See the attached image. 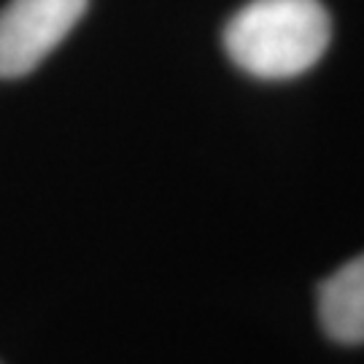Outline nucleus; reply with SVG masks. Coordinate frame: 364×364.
Instances as JSON below:
<instances>
[{
  "label": "nucleus",
  "mask_w": 364,
  "mask_h": 364,
  "mask_svg": "<svg viewBox=\"0 0 364 364\" xmlns=\"http://www.w3.org/2000/svg\"><path fill=\"white\" fill-rule=\"evenodd\" d=\"M332 38L321 0H248L224 27V52L235 68L262 81L308 73Z\"/></svg>",
  "instance_id": "f257e3e1"
},
{
  "label": "nucleus",
  "mask_w": 364,
  "mask_h": 364,
  "mask_svg": "<svg viewBox=\"0 0 364 364\" xmlns=\"http://www.w3.org/2000/svg\"><path fill=\"white\" fill-rule=\"evenodd\" d=\"M90 0H9L0 9V78L33 73L78 25Z\"/></svg>",
  "instance_id": "f03ea898"
},
{
  "label": "nucleus",
  "mask_w": 364,
  "mask_h": 364,
  "mask_svg": "<svg viewBox=\"0 0 364 364\" xmlns=\"http://www.w3.org/2000/svg\"><path fill=\"white\" fill-rule=\"evenodd\" d=\"M318 324L338 346H364V254L321 281Z\"/></svg>",
  "instance_id": "7ed1b4c3"
}]
</instances>
